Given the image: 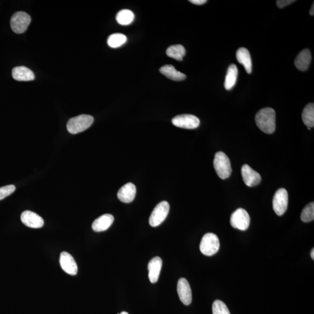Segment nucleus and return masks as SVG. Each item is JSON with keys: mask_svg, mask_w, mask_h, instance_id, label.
<instances>
[{"mask_svg": "<svg viewBox=\"0 0 314 314\" xmlns=\"http://www.w3.org/2000/svg\"><path fill=\"white\" fill-rule=\"evenodd\" d=\"M276 114L271 108H265L256 113L255 120L259 129L266 134H272L276 129Z\"/></svg>", "mask_w": 314, "mask_h": 314, "instance_id": "nucleus-1", "label": "nucleus"}, {"mask_svg": "<svg viewBox=\"0 0 314 314\" xmlns=\"http://www.w3.org/2000/svg\"><path fill=\"white\" fill-rule=\"evenodd\" d=\"M93 122L94 118L92 116L89 115H80L70 118L67 123V130L71 134L79 133L88 129Z\"/></svg>", "mask_w": 314, "mask_h": 314, "instance_id": "nucleus-2", "label": "nucleus"}, {"mask_svg": "<svg viewBox=\"0 0 314 314\" xmlns=\"http://www.w3.org/2000/svg\"><path fill=\"white\" fill-rule=\"evenodd\" d=\"M214 167L218 176L226 180L231 176L232 167L230 160L224 152L219 151L215 155Z\"/></svg>", "mask_w": 314, "mask_h": 314, "instance_id": "nucleus-3", "label": "nucleus"}, {"mask_svg": "<svg viewBox=\"0 0 314 314\" xmlns=\"http://www.w3.org/2000/svg\"><path fill=\"white\" fill-rule=\"evenodd\" d=\"M220 248V243L218 236L212 233L203 236L200 245L201 252L206 256H212L217 253Z\"/></svg>", "mask_w": 314, "mask_h": 314, "instance_id": "nucleus-4", "label": "nucleus"}, {"mask_svg": "<svg viewBox=\"0 0 314 314\" xmlns=\"http://www.w3.org/2000/svg\"><path fill=\"white\" fill-rule=\"evenodd\" d=\"M30 22H31V18L28 13L19 11L12 16L10 24L13 32L21 34L26 32Z\"/></svg>", "mask_w": 314, "mask_h": 314, "instance_id": "nucleus-5", "label": "nucleus"}, {"mask_svg": "<svg viewBox=\"0 0 314 314\" xmlns=\"http://www.w3.org/2000/svg\"><path fill=\"white\" fill-rule=\"evenodd\" d=\"M230 222L233 228L244 231L247 230L249 227L251 217L245 209L239 208L233 212Z\"/></svg>", "mask_w": 314, "mask_h": 314, "instance_id": "nucleus-6", "label": "nucleus"}, {"mask_svg": "<svg viewBox=\"0 0 314 314\" xmlns=\"http://www.w3.org/2000/svg\"><path fill=\"white\" fill-rule=\"evenodd\" d=\"M170 211V204L167 201H162L155 207L150 215L149 224L153 227H157L166 219Z\"/></svg>", "mask_w": 314, "mask_h": 314, "instance_id": "nucleus-7", "label": "nucleus"}, {"mask_svg": "<svg viewBox=\"0 0 314 314\" xmlns=\"http://www.w3.org/2000/svg\"><path fill=\"white\" fill-rule=\"evenodd\" d=\"M288 201V193L285 188H279L276 191L273 198V209L277 215L282 216L285 213Z\"/></svg>", "mask_w": 314, "mask_h": 314, "instance_id": "nucleus-8", "label": "nucleus"}, {"mask_svg": "<svg viewBox=\"0 0 314 314\" xmlns=\"http://www.w3.org/2000/svg\"><path fill=\"white\" fill-rule=\"evenodd\" d=\"M172 123L174 126L178 127L193 129L200 126V121L193 115L182 114L174 118Z\"/></svg>", "mask_w": 314, "mask_h": 314, "instance_id": "nucleus-9", "label": "nucleus"}, {"mask_svg": "<svg viewBox=\"0 0 314 314\" xmlns=\"http://www.w3.org/2000/svg\"><path fill=\"white\" fill-rule=\"evenodd\" d=\"M60 265L64 272L70 275H76L78 268L75 259L69 253L63 251L61 253L60 258Z\"/></svg>", "mask_w": 314, "mask_h": 314, "instance_id": "nucleus-10", "label": "nucleus"}, {"mask_svg": "<svg viewBox=\"0 0 314 314\" xmlns=\"http://www.w3.org/2000/svg\"><path fill=\"white\" fill-rule=\"evenodd\" d=\"M242 175L243 181L249 187H254L261 182V175L247 164L242 167Z\"/></svg>", "mask_w": 314, "mask_h": 314, "instance_id": "nucleus-11", "label": "nucleus"}, {"mask_svg": "<svg viewBox=\"0 0 314 314\" xmlns=\"http://www.w3.org/2000/svg\"><path fill=\"white\" fill-rule=\"evenodd\" d=\"M177 291L181 302L186 306L190 305L192 301L190 286L187 279L181 278L177 285Z\"/></svg>", "mask_w": 314, "mask_h": 314, "instance_id": "nucleus-12", "label": "nucleus"}, {"mask_svg": "<svg viewBox=\"0 0 314 314\" xmlns=\"http://www.w3.org/2000/svg\"><path fill=\"white\" fill-rule=\"evenodd\" d=\"M21 219L23 224L29 228L38 229L42 228L44 225L43 218L32 211L23 212L21 215Z\"/></svg>", "mask_w": 314, "mask_h": 314, "instance_id": "nucleus-13", "label": "nucleus"}, {"mask_svg": "<svg viewBox=\"0 0 314 314\" xmlns=\"http://www.w3.org/2000/svg\"><path fill=\"white\" fill-rule=\"evenodd\" d=\"M136 193V188L132 183H127L123 186L118 192V198L125 203L133 201Z\"/></svg>", "mask_w": 314, "mask_h": 314, "instance_id": "nucleus-14", "label": "nucleus"}, {"mask_svg": "<svg viewBox=\"0 0 314 314\" xmlns=\"http://www.w3.org/2000/svg\"><path fill=\"white\" fill-rule=\"evenodd\" d=\"M163 261L159 256L150 260L148 265V278L152 283H156L160 275Z\"/></svg>", "mask_w": 314, "mask_h": 314, "instance_id": "nucleus-15", "label": "nucleus"}, {"mask_svg": "<svg viewBox=\"0 0 314 314\" xmlns=\"http://www.w3.org/2000/svg\"><path fill=\"white\" fill-rule=\"evenodd\" d=\"M114 221L112 215L107 214L97 218L92 224V229L94 232L106 231L109 229Z\"/></svg>", "mask_w": 314, "mask_h": 314, "instance_id": "nucleus-16", "label": "nucleus"}, {"mask_svg": "<svg viewBox=\"0 0 314 314\" xmlns=\"http://www.w3.org/2000/svg\"><path fill=\"white\" fill-rule=\"evenodd\" d=\"M311 62H312V54L309 49H305L302 51L296 57L295 65L297 69L300 71H306L308 69Z\"/></svg>", "mask_w": 314, "mask_h": 314, "instance_id": "nucleus-17", "label": "nucleus"}, {"mask_svg": "<svg viewBox=\"0 0 314 314\" xmlns=\"http://www.w3.org/2000/svg\"><path fill=\"white\" fill-rule=\"evenodd\" d=\"M236 59L238 62L245 67L246 71L251 74L252 72V62L251 54L247 49L241 47L236 52Z\"/></svg>", "mask_w": 314, "mask_h": 314, "instance_id": "nucleus-18", "label": "nucleus"}, {"mask_svg": "<svg viewBox=\"0 0 314 314\" xmlns=\"http://www.w3.org/2000/svg\"><path fill=\"white\" fill-rule=\"evenodd\" d=\"M13 78L18 81H32L35 76L31 70L25 66L15 67L12 69Z\"/></svg>", "mask_w": 314, "mask_h": 314, "instance_id": "nucleus-19", "label": "nucleus"}, {"mask_svg": "<svg viewBox=\"0 0 314 314\" xmlns=\"http://www.w3.org/2000/svg\"><path fill=\"white\" fill-rule=\"evenodd\" d=\"M160 72L168 79L174 81H182L187 78V76L185 74L178 71L175 67L171 65L162 66L160 69Z\"/></svg>", "mask_w": 314, "mask_h": 314, "instance_id": "nucleus-20", "label": "nucleus"}, {"mask_svg": "<svg viewBox=\"0 0 314 314\" xmlns=\"http://www.w3.org/2000/svg\"><path fill=\"white\" fill-rule=\"evenodd\" d=\"M238 76V67L235 64H232L228 67L225 77L224 86L226 90H230L235 86Z\"/></svg>", "mask_w": 314, "mask_h": 314, "instance_id": "nucleus-21", "label": "nucleus"}, {"mask_svg": "<svg viewBox=\"0 0 314 314\" xmlns=\"http://www.w3.org/2000/svg\"><path fill=\"white\" fill-rule=\"evenodd\" d=\"M302 119L304 124L308 127L314 126V104H307L304 109L302 113Z\"/></svg>", "mask_w": 314, "mask_h": 314, "instance_id": "nucleus-22", "label": "nucleus"}, {"mask_svg": "<svg viewBox=\"0 0 314 314\" xmlns=\"http://www.w3.org/2000/svg\"><path fill=\"white\" fill-rule=\"evenodd\" d=\"M166 53L170 58L182 62L186 55V50L185 47L181 45H174L169 47Z\"/></svg>", "mask_w": 314, "mask_h": 314, "instance_id": "nucleus-23", "label": "nucleus"}, {"mask_svg": "<svg viewBox=\"0 0 314 314\" xmlns=\"http://www.w3.org/2000/svg\"><path fill=\"white\" fill-rule=\"evenodd\" d=\"M134 16L133 13L128 9H123L117 13L116 19L121 25L126 26L133 22Z\"/></svg>", "mask_w": 314, "mask_h": 314, "instance_id": "nucleus-24", "label": "nucleus"}, {"mask_svg": "<svg viewBox=\"0 0 314 314\" xmlns=\"http://www.w3.org/2000/svg\"><path fill=\"white\" fill-rule=\"evenodd\" d=\"M127 38L126 35L121 33L113 34L108 39V45L112 48H118L126 43Z\"/></svg>", "mask_w": 314, "mask_h": 314, "instance_id": "nucleus-25", "label": "nucleus"}, {"mask_svg": "<svg viewBox=\"0 0 314 314\" xmlns=\"http://www.w3.org/2000/svg\"><path fill=\"white\" fill-rule=\"evenodd\" d=\"M301 219L304 222H310L314 221V202H310L307 205L301 214Z\"/></svg>", "mask_w": 314, "mask_h": 314, "instance_id": "nucleus-26", "label": "nucleus"}, {"mask_svg": "<svg viewBox=\"0 0 314 314\" xmlns=\"http://www.w3.org/2000/svg\"><path fill=\"white\" fill-rule=\"evenodd\" d=\"M212 313L213 314H231L228 307L221 300H215L212 305Z\"/></svg>", "mask_w": 314, "mask_h": 314, "instance_id": "nucleus-27", "label": "nucleus"}, {"mask_svg": "<svg viewBox=\"0 0 314 314\" xmlns=\"http://www.w3.org/2000/svg\"><path fill=\"white\" fill-rule=\"evenodd\" d=\"M15 190L14 185H8L5 187L0 188V200H3L6 197L9 196Z\"/></svg>", "mask_w": 314, "mask_h": 314, "instance_id": "nucleus-28", "label": "nucleus"}, {"mask_svg": "<svg viewBox=\"0 0 314 314\" xmlns=\"http://www.w3.org/2000/svg\"><path fill=\"white\" fill-rule=\"evenodd\" d=\"M295 1L294 0H278L276 1V5L279 8H283Z\"/></svg>", "mask_w": 314, "mask_h": 314, "instance_id": "nucleus-29", "label": "nucleus"}, {"mask_svg": "<svg viewBox=\"0 0 314 314\" xmlns=\"http://www.w3.org/2000/svg\"><path fill=\"white\" fill-rule=\"evenodd\" d=\"M189 1L191 2L192 4L198 5L204 4L207 2V0H190Z\"/></svg>", "mask_w": 314, "mask_h": 314, "instance_id": "nucleus-30", "label": "nucleus"}, {"mask_svg": "<svg viewBox=\"0 0 314 314\" xmlns=\"http://www.w3.org/2000/svg\"><path fill=\"white\" fill-rule=\"evenodd\" d=\"M314 4L313 3L312 8H311L310 11V15L312 16L314 15Z\"/></svg>", "mask_w": 314, "mask_h": 314, "instance_id": "nucleus-31", "label": "nucleus"}, {"mask_svg": "<svg viewBox=\"0 0 314 314\" xmlns=\"http://www.w3.org/2000/svg\"><path fill=\"white\" fill-rule=\"evenodd\" d=\"M311 256H312V258L313 259H314V249H313L312 251V252H311Z\"/></svg>", "mask_w": 314, "mask_h": 314, "instance_id": "nucleus-32", "label": "nucleus"}, {"mask_svg": "<svg viewBox=\"0 0 314 314\" xmlns=\"http://www.w3.org/2000/svg\"><path fill=\"white\" fill-rule=\"evenodd\" d=\"M120 314H129L126 312H122Z\"/></svg>", "mask_w": 314, "mask_h": 314, "instance_id": "nucleus-33", "label": "nucleus"}, {"mask_svg": "<svg viewBox=\"0 0 314 314\" xmlns=\"http://www.w3.org/2000/svg\"><path fill=\"white\" fill-rule=\"evenodd\" d=\"M308 129H309V130H311V128L310 127H308Z\"/></svg>", "mask_w": 314, "mask_h": 314, "instance_id": "nucleus-34", "label": "nucleus"}]
</instances>
